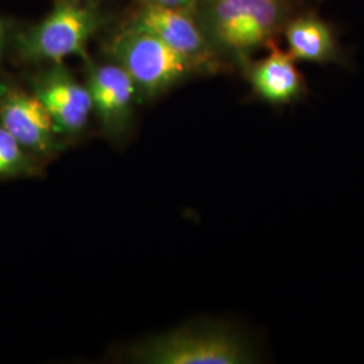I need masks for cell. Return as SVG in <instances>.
I'll return each mask as SVG.
<instances>
[{"label":"cell","mask_w":364,"mask_h":364,"mask_svg":"<svg viewBox=\"0 0 364 364\" xmlns=\"http://www.w3.org/2000/svg\"><path fill=\"white\" fill-rule=\"evenodd\" d=\"M126 359L142 364H242L254 362L255 355L231 328L196 324L136 343Z\"/></svg>","instance_id":"obj_1"},{"label":"cell","mask_w":364,"mask_h":364,"mask_svg":"<svg viewBox=\"0 0 364 364\" xmlns=\"http://www.w3.org/2000/svg\"><path fill=\"white\" fill-rule=\"evenodd\" d=\"M111 54L144 99L169 91L197 70L192 61L161 39L132 27L112 42Z\"/></svg>","instance_id":"obj_2"},{"label":"cell","mask_w":364,"mask_h":364,"mask_svg":"<svg viewBox=\"0 0 364 364\" xmlns=\"http://www.w3.org/2000/svg\"><path fill=\"white\" fill-rule=\"evenodd\" d=\"M97 23V16L90 7L73 1L60 3L38 25L21 36L19 57L26 63L53 65L72 55H85Z\"/></svg>","instance_id":"obj_3"},{"label":"cell","mask_w":364,"mask_h":364,"mask_svg":"<svg viewBox=\"0 0 364 364\" xmlns=\"http://www.w3.org/2000/svg\"><path fill=\"white\" fill-rule=\"evenodd\" d=\"M0 126L43 164L64 150V136L33 92L0 82Z\"/></svg>","instance_id":"obj_4"},{"label":"cell","mask_w":364,"mask_h":364,"mask_svg":"<svg viewBox=\"0 0 364 364\" xmlns=\"http://www.w3.org/2000/svg\"><path fill=\"white\" fill-rule=\"evenodd\" d=\"M210 26L225 48L246 53L272 37L281 21L279 0H210Z\"/></svg>","instance_id":"obj_5"},{"label":"cell","mask_w":364,"mask_h":364,"mask_svg":"<svg viewBox=\"0 0 364 364\" xmlns=\"http://www.w3.org/2000/svg\"><path fill=\"white\" fill-rule=\"evenodd\" d=\"M31 92L48 109L64 138L80 135L85 130L93 112L91 95L61 64H53L33 81Z\"/></svg>","instance_id":"obj_6"},{"label":"cell","mask_w":364,"mask_h":364,"mask_svg":"<svg viewBox=\"0 0 364 364\" xmlns=\"http://www.w3.org/2000/svg\"><path fill=\"white\" fill-rule=\"evenodd\" d=\"M93 112L111 139L122 138L129 129L132 105L138 95L135 84L117 64L91 66L87 77Z\"/></svg>","instance_id":"obj_7"},{"label":"cell","mask_w":364,"mask_h":364,"mask_svg":"<svg viewBox=\"0 0 364 364\" xmlns=\"http://www.w3.org/2000/svg\"><path fill=\"white\" fill-rule=\"evenodd\" d=\"M130 27L149 33L186 57L197 69L209 66L207 42L183 9L146 4Z\"/></svg>","instance_id":"obj_8"},{"label":"cell","mask_w":364,"mask_h":364,"mask_svg":"<svg viewBox=\"0 0 364 364\" xmlns=\"http://www.w3.org/2000/svg\"><path fill=\"white\" fill-rule=\"evenodd\" d=\"M248 76L255 93L270 105H290L306 91L294 58L279 49H273L266 58L254 64Z\"/></svg>","instance_id":"obj_9"},{"label":"cell","mask_w":364,"mask_h":364,"mask_svg":"<svg viewBox=\"0 0 364 364\" xmlns=\"http://www.w3.org/2000/svg\"><path fill=\"white\" fill-rule=\"evenodd\" d=\"M287 45L294 60L326 63L336 54V43L329 26L312 16L299 18L287 28Z\"/></svg>","instance_id":"obj_10"},{"label":"cell","mask_w":364,"mask_h":364,"mask_svg":"<svg viewBox=\"0 0 364 364\" xmlns=\"http://www.w3.org/2000/svg\"><path fill=\"white\" fill-rule=\"evenodd\" d=\"M43 165L0 126V181L37 178L43 176Z\"/></svg>","instance_id":"obj_11"},{"label":"cell","mask_w":364,"mask_h":364,"mask_svg":"<svg viewBox=\"0 0 364 364\" xmlns=\"http://www.w3.org/2000/svg\"><path fill=\"white\" fill-rule=\"evenodd\" d=\"M147 4H156V6H165L173 9H186L189 7L195 0H144Z\"/></svg>","instance_id":"obj_12"},{"label":"cell","mask_w":364,"mask_h":364,"mask_svg":"<svg viewBox=\"0 0 364 364\" xmlns=\"http://www.w3.org/2000/svg\"><path fill=\"white\" fill-rule=\"evenodd\" d=\"M6 37H7V27L4 25V22L0 19V60L6 48Z\"/></svg>","instance_id":"obj_13"}]
</instances>
